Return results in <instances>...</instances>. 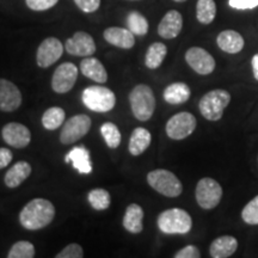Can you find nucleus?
I'll return each instance as SVG.
<instances>
[{"label":"nucleus","mask_w":258,"mask_h":258,"mask_svg":"<svg viewBox=\"0 0 258 258\" xmlns=\"http://www.w3.org/2000/svg\"><path fill=\"white\" fill-rule=\"evenodd\" d=\"M55 217V207L49 200L34 199L19 213V222L25 230L38 231L47 227Z\"/></svg>","instance_id":"f257e3e1"},{"label":"nucleus","mask_w":258,"mask_h":258,"mask_svg":"<svg viewBox=\"0 0 258 258\" xmlns=\"http://www.w3.org/2000/svg\"><path fill=\"white\" fill-rule=\"evenodd\" d=\"M132 112L139 121H148L156 110V97L152 89L145 84H139L129 93Z\"/></svg>","instance_id":"f03ea898"},{"label":"nucleus","mask_w":258,"mask_h":258,"mask_svg":"<svg viewBox=\"0 0 258 258\" xmlns=\"http://www.w3.org/2000/svg\"><path fill=\"white\" fill-rule=\"evenodd\" d=\"M157 224L165 234H186L192 227V219L184 209L171 208L160 213Z\"/></svg>","instance_id":"7ed1b4c3"},{"label":"nucleus","mask_w":258,"mask_h":258,"mask_svg":"<svg viewBox=\"0 0 258 258\" xmlns=\"http://www.w3.org/2000/svg\"><path fill=\"white\" fill-rule=\"evenodd\" d=\"M231 102L228 91L221 89L212 90L200 99L199 109L203 117L208 121H219L224 115L225 109Z\"/></svg>","instance_id":"20e7f679"},{"label":"nucleus","mask_w":258,"mask_h":258,"mask_svg":"<svg viewBox=\"0 0 258 258\" xmlns=\"http://www.w3.org/2000/svg\"><path fill=\"white\" fill-rule=\"evenodd\" d=\"M147 183L151 188L166 198H177L183 192V185L178 177L165 169H157L148 172Z\"/></svg>","instance_id":"39448f33"},{"label":"nucleus","mask_w":258,"mask_h":258,"mask_svg":"<svg viewBox=\"0 0 258 258\" xmlns=\"http://www.w3.org/2000/svg\"><path fill=\"white\" fill-rule=\"evenodd\" d=\"M82 101L86 108L95 112H108L116 104L115 93L101 85L89 86L83 91Z\"/></svg>","instance_id":"423d86ee"},{"label":"nucleus","mask_w":258,"mask_h":258,"mask_svg":"<svg viewBox=\"0 0 258 258\" xmlns=\"http://www.w3.org/2000/svg\"><path fill=\"white\" fill-rule=\"evenodd\" d=\"M195 196L200 207L203 209H213L221 201L222 188L215 179L211 177H205L199 180Z\"/></svg>","instance_id":"0eeeda50"},{"label":"nucleus","mask_w":258,"mask_h":258,"mask_svg":"<svg viewBox=\"0 0 258 258\" xmlns=\"http://www.w3.org/2000/svg\"><path fill=\"white\" fill-rule=\"evenodd\" d=\"M91 118L85 114H79L64 122L60 132V143L62 145H72L85 137L91 128Z\"/></svg>","instance_id":"6e6552de"},{"label":"nucleus","mask_w":258,"mask_h":258,"mask_svg":"<svg viewBox=\"0 0 258 258\" xmlns=\"http://www.w3.org/2000/svg\"><path fill=\"white\" fill-rule=\"evenodd\" d=\"M196 124H198V121L195 116L190 112L182 111L173 115L167 121L165 131L167 137L172 140H183L194 133Z\"/></svg>","instance_id":"1a4fd4ad"},{"label":"nucleus","mask_w":258,"mask_h":258,"mask_svg":"<svg viewBox=\"0 0 258 258\" xmlns=\"http://www.w3.org/2000/svg\"><path fill=\"white\" fill-rule=\"evenodd\" d=\"M78 79V69L72 62H63L51 77V89L56 93H67L73 89Z\"/></svg>","instance_id":"9d476101"},{"label":"nucleus","mask_w":258,"mask_h":258,"mask_svg":"<svg viewBox=\"0 0 258 258\" xmlns=\"http://www.w3.org/2000/svg\"><path fill=\"white\" fill-rule=\"evenodd\" d=\"M63 54V44L59 38L48 37L41 42L37 48L36 62L41 69H48L54 64Z\"/></svg>","instance_id":"9b49d317"},{"label":"nucleus","mask_w":258,"mask_h":258,"mask_svg":"<svg viewBox=\"0 0 258 258\" xmlns=\"http://www.w3.org/2000/svg\"><path fill=\"white\" fill-rule=\"evenodd\" d=\"M64 49L70 55L88 57L96 51V43L91 35L85 31L74 32L73 36L67 38Z\"/></svg>","instance_id":"f8f14e48"},{"label":"nucleus","mask_w":258,"mask_h":258,"mask_svg":"<svg viewBox=\"0 0 258 258\" xmlns=\"http://www.w3.org/2000/svg\"><path fill=\"white\" fill-rule=\"evenodd\" d=\"M185 61L196 73L201 76H207L215 70L214 57L201 47H191L186 50Z\"/></svg>","instance_id":"ddd939ff"},{"label":"nucleus","mask_w":258,"mask_h":258,"mask_svg":"<svg viewBox=\"0 0 258 258\" xmlns=\"http://www.w3.org/2000/svg\"><path fill=\"white\" fill-rule=\"evenodd\" d=\"M3 140L9 146L15 148H25L31 141V132L24 124L17 122H10L5 124L2 131Z\"/></svg>","instance_id":"4468645a"},{"label":"nucleus","mask_w":258,"mask_h":258,"mask_svg":"<svg viewBox=\"0 0 258 258\" xmlns=\"http://www.w3.org/2000/svg\"><path fill=\"white\" fill-rule=\"evenodd\" d=\"M23 102L19 89L8 79L0 78V110L11 112L17 110Z\"/></svg>","instance_id":"2eb2a0df"},{"label":"nucleus","mask_w":258,"mask_h":258,"mask_svg":"<svg viewBox=\"0 0 258 258\" xmlns=\"http://www.w3.org/2000/svg\"><path fill=\"white\" fill-rule=\"evenodd\" d=\"M183 28V17L177 10L167 11L158 25V34L165 40H172L180 34Z\"/></svg>","instance_id":"dca6fc26"},{"label":"nucleus","mask_w":258,"mask_h":258,"mask_svg":"<svg viewBox=\"0 0 258 258\" xmlns=\"http://www.w3.org/2000/svg\"><path fill=\"white\" fill-rule=\"evenodd\" d=\"M103 36L108 43L121 49H132L135 46V35L128 28H106L103 32Z\"/></svg>","instance_id":"f3484780"},{"label":"nucleus","mask_w":258,"mask_h":258,"mask_svg":"<svg viewBox=\"0 0 258 258\" xmlns=\"http://www.w3.org/2000/svg\"><path fill=\"white\" fill-rule=\"evenodd\" d=\"M64 161L72 164L73 169H76L82 175H89V173L92 172V163L91 159H90V152L86 147H73L66 154Z\"/></svg>","instance_id":"a211bd4d"},{"label":"nucleus","mask_w":258,"mask_h":258,"mask_svg":"<svg viewBox=\"0 0 258 258\" xmlns=\"http://www.w3.org/2000/svg\"><path fill=\"white\" fill-rule=\"evenodd\" d=\"M80 72L86 78L93 80V82L98 84H104L108 80V72H106L105 67L98 59L93 56L84 57L80 62Z\"/></svg>","instance_id":"6ab92c4d"},{"label":"nucleus","mask_w":258,"mask_h":258,"mask_svg":"<svg viewBox=\"0 0 258 258\" xmlns=\"http://www.w3.org/2000/svg\"><path fill=\"white\" fill-rule=\"evenodd\" d=\"M217 43L222 51L228 54H237L243 50L244 38L238 31L224 30L218 35Z\"/></svg>","instance_id":"aec40b11"},{"label":"nucleus","mask_w":258,"mask_h":258,"mask_svg":"<svg viewBox=\"0 0 258 258\" xmlns=\"http://www.w3.org/2000/svg\"><path fill=\"white\" fill-rule=\"evenodd\" d=\"M32 167L28 161H17L14 166L10 167L4 177V183L8 188H18L25 179L30 176Z\"/></svg>","instance_id":"412c9836"},{"label":"nucleus","mask_w":258,"mask_h":258,"mask_svg":"<svg viewBox=\"0 0 258 258\" xmlns=\"http://www.w3.org/2000/svg\"><path fill=\"white\" fill-rule=\"evenodd\" d=\"M143 219L144 211L141 206H139L138 203H131L125 209L122 224H123L125 231H128L129 233L139 234L144 230Z\"/></svg>","instance_id":"4be33fe9"},{"label":"nucleus","mask_w":258,"mask_h":258,"mask_svg":"<svg viewBox=\"0 0 258 258\" xmlns=\"http://www.w3.org/2000/svg\"><path fill=\"white\" fill-rule=\"evenodd\" d=\"M238 249V240L232 235H222L212 241L209 253L213 258L231 257Z\"/></svg>","instance_id":"5701e85b"},{"label":"nucleus","mask_w":258,"mask_h":258,"mask_svg":"<svg viewBox=\"0 0 258 258\" xmlns=\"http://www.w3.org/2000/svg\"><path fill=\"white\" fill-rule=\"evenodd\" d=\"M151 143H152V135L146 128H135L131 135V139H129V153L134 157L140 156L150 147Z\"/></svg>","instance_id":"b1692460"},{"label":"nucleus","mask_w":258,"mask_h":258,"mask_svg":"<svg viewBox=\"0 0 258 258\" xmlns=\"http://www.w3.org/2000/svg\"><path fill=\"white\" fill-rule=\"evenodd\" d=\"M191 91L185 83H173L164 90L163 97L169 104H183L190 98Z\"/></svg>","instance_id":"393cba45"},{"label":"nucleus","mask_w":258,"mask_h":258,"mask_svg":"<svg viewBox=\"0 0 258 258\" xmlns=\"http://www.w3.org/2000/svg\"><path fill=\"white\" fill-rule=\"evenodd\" d=\"M167 54V47L161 42H154L148 47L145 55V64L147 69L150 70H157L159 69L163 63L164 59L166 57Z\"/></svg>","instance_id":"a878e982"},{"label":"nucleus","mask_w":258,"mask_h":258,"mask_svg":"<svg viewBox=\"0 0 258 258\" xmlns=\"http://www.w3.org/2000/svg\"><path fill=\"white\" fill-rule=\"evenodd\" d=\"M66 120V112L60 106H51L42 115V125L47 131H55L63 124Z\"/></svg>","instance_id":"bb28decb"},{"label":"nucleus","mask_w":258,"mask_h":258,"mask_svg":"<svg viewBox=\"0 0 258 258\" xmlns=\"http://www.w3.org/2000/svg\"><path fill=\"white\" fill-rule=\"evenodd\" d=\"M217 16V4L214 0H198L196 18L201 24H211Z\"/></svg>","instance_id":"cd10ccee"},{"label":"nucleus","mask_w":258,"mask_h":258,"mask_svg":"<svg viewBox=\"0 0 258 258\" xmlns=\"http://www.w3.org/2000/svg\"><path fill=\"white\" fill-rule=\"evenodd\" d=\"M127 28L137 36H144L148 32V22L144 15L138 11H131L127 15Z\"/></svg>","instance_id":"c85d7f7f"},{"label":"nucleus","mask_w":258,"mask_h":258,"mask_svg":"<svg viewBox=\"0 0 258 258\" xmlns=\"http://www.w3.org/2000/svg\"><path fill=\"white\" fill-rule=\"evenodd\" d=\"M88 200L91 207L96 211H105V209L109 208L111 202L110 194H109L108 190L102 188L92 189L89 192Z\"/></svg>","instance_id":"c756f323"},{"label":"nucleus","mask_w":258,"mask_h":258,"mask_svg":"<svg viewBox=\"0 0 258 258\" xmlns=\"http://www.w3.org/2000/svg\"><path fill=\"white\" fill-rule=\"evenodd\" d=\"M101 134L104 138L106 146L109 148H117L122 141V135L117 125L112 122H105L101 125Z\"/></svg>","instance_id":"7c9ffc66"},{"label":"nucleus","mask_w":258,"mask_h":258,"mask_svg":"<svg viewBox=\"0 0 258 258\" xmlns=\"http://www.w3.org/2000/svg\"><path fill=\"white\" fill-rule=\"evenodd\" d=\"M9 258H32L35 257V246L30 241L21 240L15 243L8 253Z\"/></svg>","instance_id":"2f4dec72"},{"label":"nucleus","mask_w":258,"mask_h":258,"mask_svg":"<svg viewBox=\"0 0 258 258\" xmlns=\"http://www.w3.org/2000/svg\"><path fill=\"white\" fill-rule=\"evenodd\" d=\"M241 218L247 225H258V195L245 206Z\"/></svg>","instance_id":"473e14b6"},{"label":"nucleus","mask_w":258,"mask_h":258,"mask_svg":"<svg viewBox=\"0 0 258 258\" xmlns=\"http://www.w3.org/2000/svg\"><path fill=\"white\" fill-rule=\"evenodd\" d=\"M56 258H83L84 251L79 244L72 243L63 247L59 253L55 256Z\"/></svg>","instance_id":"72a5a7b5"},{"label":"nucleus","mask_w":258,"mask_h":258,"mask_svg":"<svg viewBox=\"0 0 258 258\" xmlns=\"http://www.w3.org/2000/svg\"><path fill=\"white\" fill-rule=\"evenodd\" d=\"M59 0H25V4L32 11H47L51 8H54Z\"/></svg>","instance_id":"f704fd0d"},{"label":"nucleus","mask_w":258,"mask_h":258,"mask_svg":"<svg viewBox=\"0 0 258 258\" xmlns=\"http://www.w3.org/2000/svg\"><path fill=\"white\" fill-rule=\"evenodd\" d=\"M84 14H93L101 6V0H73Z\"/></svg>","instance_id":"c9c22d12"},{"label":"nucleus","mask_w":258,"mask_h":258,"mask_svg":"<svg viewBox=\"0 0 258 258\" xmlns=\"http://www.w3.org/2000/svg\"><path fill=\"white\" fill-rule=\"evenodd\" d=\"M228 5L235 10H252L258 8V0H228Z\"/></svg>","instance_id":"e433bc0d"},{"label":"nucleus","mask_w":258,"mask_h":258,"mask_svg":"<svg viewBox=\"0 0 258 258\" xmlns=\"http://www.w3.org/2000/svg\"><path fill=\"white\" fill-rule=\"evenodd\" d=\"M201 253L195 245H186L185 247L177 251L175 258H200Z\"/></svg>","instance_id":"4c0bfd02"},{"label":"nucleus","mask_w":258,"mask_h":258,"mask_svg":"<svg viewBox=\"0 0 258 258\" xmlns=\"http://www.w3.org/2000/svg\"><path fill=\"white\" fill-rule=\"evenodd\" d=\"M12 159H14V154H12L11 150L5 147H0V170L9 166Z\"/></svg>","instance_id":"58836bf2"},{"label":"nucleus","mask_w":258,"mask_h":258,"mask_svg":"<svg viewBox=\"0 0 258 258\" xmlns=\"http://www.w3.org/2000/svg\"><path fill=\"white\" fill-rule=\"evenodd\" d=\"M251 64H252L254 79L258 80V53L256 54V55H253L252 60H251Z\"/></svg>","instance_id":"ea45409f"},{"label":"nucleus","mask_w":258,"mask_h":258,"mask_svg":"<svg viewBox=\"0 0 258 258\" xmlns=\"http://www.w3.org/2000/svg\"><path fill=\"white\" fill-rule=\"evenodd\" d=\"M173 2H176V3H184V2H186V0H173Z\"/></svg>","instance_id":"a19ab883"},{"label":"nucleus","mask_w":258,"mask_h":258,"mask_svg":"<svg viewBox=\"0 0 258 258\" xmlns=\"http://www.w3.org/2000/svg\"><path fill=\"white\" fill-rule=\"evenodd\" d=\"M133 2H134V0H133Z\"/></svg>","instance_id":"79ce46f5"}]
</instances>
